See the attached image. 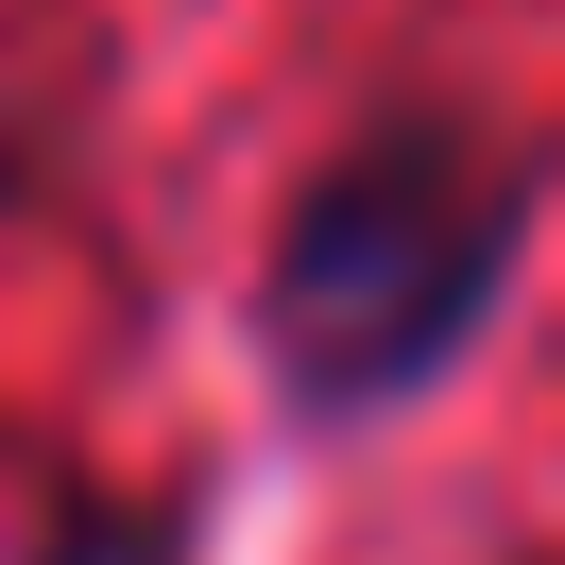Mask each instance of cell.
<instances>
[{
  "instance_id": "7a4b0ae2",
  "label": "cell",
  "mask_w": 565,
  "mask_h": 565,
  "mask_svg": "<svg viewBox=\"0 0 565 565\" xmlns=\"http://www.w3.org/2000/svg\"><path fill=\"white\" fill-rule=\"evenodd\" d=\"M35 565H189L172 514H120V497H70V514L35 531Z\"/></svg>"
},
{
  "instance_id": "6da1fadb",
  "label": "cell",
  "mask_w": 565,
  "mask_h": 565,
  "mask_svg": "<svg viewBox=\"0 0 565 565\" xmlns=\"http://www.w3.org/2000/svg\"><path fill=\"white\" fill-rule=\"evenodd\" d=\"M514 257H531V154L412 104L291 189L275 257H257V343L309 412H412L480 360Z\"/></svg>"
},
{
  "instance_id": "3957f363",
  "label": "cell",
  "mask_w": 565,
  "mask_h": 565,
  "mask_svg": "<svg viewBox=\"0 0 565 565\" xmlns=\"http://www.w3.org/2000/svg\"><path fill=\"white\" fill-rule=\"evenodd\" d=\"M0 206H18V138H0Z\"/></svg>"
}]
</instances>
